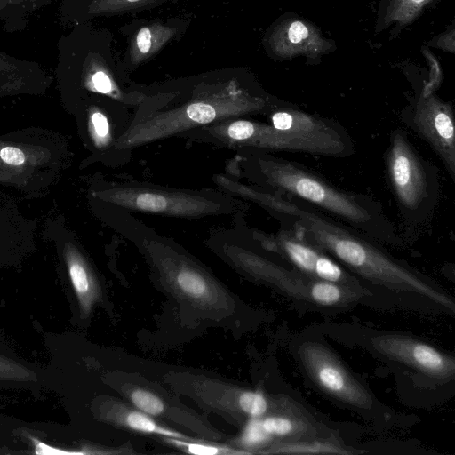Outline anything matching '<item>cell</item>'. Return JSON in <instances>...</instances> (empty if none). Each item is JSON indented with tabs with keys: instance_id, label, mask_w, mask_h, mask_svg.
<instances>
[{
	"instance_id": "32",
	"label": "cell",
	"mask_w": 455,
	"mask_h": 455,
	"mask_svg": "<svg viewBox=\"0 0 455 455\" xmlns=\"http://www.w3.org/2000/svg\"><path fill=\"white\" fill-rule=\"evenodd\" d=\"M11 68L10 64L7 61V59L0 56V70H6Z\"/></svg>"
},
{
	"instance_id": "12",
	"label": "cell",
	"mask_w": 455,
	"mask_h": 455,
	"mask_svg": "<svg viewBox=\"0 0 455 455\" xmlns=\"http://www.w3.org/2000/svg\"><path fill=\"white\" fill-rule=\"evenodd\" d=\"M268 414L260 419L264 430L281 441H302L339 437L306 406L287 395L269 402Z\"/></svg>"
},
{
	"instance_id": "21",
	"label": "cell",
	"mask_w": 455,
	"mask_h": 455,
	"mask_svg": "<svg viewBox=\"0 0 455 455\" xmlns=\"http://www.w3.org/2000/svg\"><path fill=\"white\" fill-rule=\"evenodd\" d=\"M36 375L24 364L0 355V383H28Z\"/></svg>"
},
{
	"instance_id": "17",
	"label": "cell",
	"mask_w": 455,
	"mask_h": 455,
	"mask_svg": "<svg viewBox=\"0 0 455 455\" xmlns=\"http://www.w3.org/2000/svg\"><path fill=\"white\" fill-rule=\"evenodd\" d=\"M263 453L277 454H356L357 451L346 445L339 437L302 441H281L271 444Z\"/></svg>"
},
{
	"instance_id": "9",
	"label": "cell",
	"mask_w": 455,
	"mask_h": 455,
	"mask_svg": "<svg viewBox=\"0 0 455 455\" xmlns=\"http://www.w3.org/2000/svg\"><path fill=\"white\" fill-rule=\"evenodd\" d=\"M365 343L375 354L425 377L444 382L454 379V357L418 338L383 331L370 334Z\"/></svg>"
},
{
	"instance_id": "6",
	"label": "cell",
	"mask_w": 455,
	"mask_h": 455,
	"mask_svg": "<svg viewBox=\"0 0 455 455\" xmlns=\"http://www.w3.org/2000/svg\"><path fill=\"white\" fill-rule=\"evenodd\" d=\"M297 355L306 374L321 392L355 410L372 407L374 399L370 391L327 346L305 340L299 344Z\"/></svg>"
},
{
	"instance_id": "10",
	"label": "cell",
	"mask_w": 455,
	"mask_h": 455,
	"mask_svg": "<svg viewBox=\"0 0 455 455\" xmlns=\"http://www.w3.org/2000/svg\"><path fill=\"white\" fill-rule=\"evenodd\" d=\"M402 121L424 140L455 180L454 113L450 103L434 92L419 96L401 114Z\"/></svg>"
},
{
	"instance_id": "28",
	"label": "cell",
	"mask_w": 455,
	"mask_h": 455,
	"mask_svg": "<svg viewBox=\"0 0 455 455\" xmlns=\"http://www.w3.org/2000/svg\"><path fill=\"white\" fill-rule=\"evenodd\" d=\"M91 121L98 143L102 144L106 142L109 136V126L107 117L101 112L95 111L91 116Z\"/></svg>"
},
{
	"instance_id": "18",
	"label": "cell",
	"mask_w": 455,
	"mask_h": 455,
	"mask_svg": "<svg viewBox=\"0 0 455 455\" xmlns=\"http://www.w3.org/2000/svg\"><path fill=\"white\" fill-rule=\"evenodd\" d=\"M88 60L84 78L87 87L94 92L119 98L120 91L102 59L93 55Z\"/></svg>"
},
{
	"instance_id": "19",
	"label": "cell",
	"mask_w": 455,
	"mask_h": 455,
	"mask_svg": "<svg viewBox=\"0 0 455 455\" xmlns=\"http://www.w3.org/2000/svg\"><path fill=\"white\" fill-rule=\"evenodd\" d=\"M434 0H390L387 5L385 21L400 25L411 23L422 10Z\"/></svg>"
},
{
	"instance_id": "1",
	"label": "cell",
	"mask_w": 455,
	"mask_h": 455,
	"mask_svg": "<svg viewBox=\"0 0 455 455\" xmlns=\"http://www.w3.org/2000/svg\"><path fill=\"white\" fill-rule=\"evenodd\" d=\"M267 210L362 278L394 291L410 292L454 311V301L431 279L385 251L374 240L292 197L270 195Z\"/></svg>"
},
{
	"instance_id": "31",
	"label": "cell",
	"mask_w": 455,
	"mask_h": 455,
	"mask_svg": "<svg viewBox=\"0 0 455 455\" xmlns=\"http://www.w3.org/2000/svg\"><path fill=\"white\" fill-rule=\"evenodd\" d=\"M436 46L444 51L454 52V29L442 35L436 41Z\"/></svg>"
},
{
	"instance_id": "20",
	"label": "cell",
	"mask_w": 455,
	"mask_h": 455,
	"mask_svg": "<svg viewBox=\"0 0 455 455\" xmlns=\"http://www.w3.org/2000/svg\"><path fill=\"white\" fill-rule=\"evenodd\" d=\"M124 420L130 428L136 431L152 433L172 438H185L182 434L158 425L147 416L146 413L143 414L132 411L124 416Z\"/></svg>"
},
{
	"instance_id": "8",
	"label": "cell",
	"mask_w": 455,
	"mask_h": 455,
	"mask_svg": "<svg viewBox=\"0 0 455 455\" xmlns=\"http://www.w3.org/2000/svg\"><path fill=\"white\" fill-rule=\"evenodd\" d=\"M253 235L262 248L310 278L365 290L338 261L287 226L281 225L275 233L255 231Z\"/></svg>"
},
{
	"instance_id": "13",
	"label": "cell",
	"mask_w": 455,
	"mask_h": 455,
	"mask_svg": "<svg viewBox=\"0 0 455 455\" xmlns=\"http://www.w3.org/2000/svg\"><path fill=\"white\" fill-rule=\"evenodd\" d=\"M228 251L248 272L275 286L288 297L312 305L310 292L315 279L239 247H230Z\"/></svg>"
},
{
	"instance_id": "4",
	"label": "cell",
	"mask_w": 455,
	"mask_h": 455,
	"mask_svg": "<svg viewBox=\"0 0 455 455\" xmlns=\"http://www.w3.org/2000/svg\"><path fill=\"white\" fill-rule=\"evenodd\" d=\"M385 164L387 182L403 222L411 228L425 224L439 199L435 165L418 152L403 128L390 132Z\"/></svg>"
},
{
	"instance_id": "22",
	"label": "cell",
	"mask_w": 455,
	"mask_h": 455,
	"mask_svg": "<svg viewBox=\"0 0 455 455\" xmlns=\"http://www.w3.org/2000/svg\"><path fill=\"white\" fill-rule=\"evenodd\" d=\"M152 0H93L88 6L91 15L112 14L137 8Z\"/></svg>"
},
{
	"instance_id": "29",
	"label": "cell",
	"mask_w": 455,
	"mask_h": 455,
	"mask_svg": "<svg viewBox=\"0 0 455 455\" xmlns=\"http://www.w3.org/2000/svg\"><path fill=\"white\" fill-rule=\"evenodd\" d=\"M36 454H84L83 451H67L48 445L35 436H29Z\"/></svg>"
},
{
	"instance_id": "27",
	"label": "cell",
	"mask_w": 455,
	"mask_h": 455,
	"mask_svg": "<svg viewBox=\"0 0 455 455\" xmlns=\"http://www.w3.org/2000/svg\"><path fill=\"white\" fill-rule=\"evenodd\" d=\"M423 53L426 59L428 60L431 67L430 80L425 84L421 92L428 94L434 92V91L439 86L442 82L443 75L439 62L435 59V56L431 53L428 49H423Z\"/></svg>"
},
{
	"instance_id": "16",
	"label": "cell",
	"mask_w": 455,
	"mask_h": 455,
	"mask_svg": "<svg viewBox=\"0 0 455 455\" xmlns=\"http://www.w3.org/2000/svg\"><path fill=\"white\" fill-rule=\"evenodd\" d=\"M176 32L175 28L160 22H153L140 28L131 41V62L138 65L149 59L169 42Z\"/></svg>"
},
{
	"instance_id": "5",
	"label": "cell",
	"mask_w": 455,
	"mask_h": 455,
	"mask_svg": "<svg viewBox=\"0 0 455 455\" xmlns=\"http://www.w3.org/2000/svg\"><path fill=\"white\" fill-rule=\"evenodd\" d=\"M95 196L123 209L178 218L230 213L235 208L234 199L218 192L137 182L114 183L96 192Z\"/></svg>"
},
{
	"instance_id": "15",
	"label": "cell",
	"mask_w": 455,
	"mask_h": 455,
	"mask_svg": "<svg viewBox=\"0 0 455 455\" xmlns=\"http://www.w3.org/2000/svg\"><path fill=\"white\" fill-rule=\"evenodd\" d=\"M65 260L81 314L87 316L99 298L98 283L89 264L76 247L67 246Z\"/></svg>"
},
{
	"instance_id": "26",
	"label": "cell",
	"mask_w": 455,
	"mask_h": 455,
	"mask_svg": "<svg viewBox=\"0 0 455 455\" xmlns=\"http://www.w3.org/2000/svg\"><path fill=\"white\" fill-rule=\"evenodd\" d=\"M271 437L263 428L260 418H251L239 439V443L247 448L258 447Z\"/></svg>"
},
{
	"instance_id": "2",
	"label": "cell",
	"mask_w": 455,
	"mask_h": 455,
	"mask_svg": "<svg viewBox=\"0 0 455 455\" xmlns=\"http://www.w3.org/2000/svg\"><path fill=\"white\" fill-rule=\"evenodd\" d=\"M244 160L256 187L307 203L374 241L403 243L381 204L372 197L339 188L314 171L265 151L251 152Z\"/></svg>"
},
{
	"instance_id": "23",
	"label": "cell",
	"mask_w": 455,
	"mask_h": 455,
	"mask_svg": "<svg viewBox=\"0 0 455 455\" xmlns=\"http://www.w3.org/2000/svg\"><path fill=\"white\" fill-rule=\"evenodd\" d=\"M166 441L178 447H180L183 451L198 455H216V454H246L250 453L243 451L232 450L228 447L207 444L204 443H189L183 441L179 438L167 437Z\"/></svg>"
},
{
	"instance_id": "14",
	"label": "cell",
	"mask_w": 455,
	"mask_h": 455,
	"mask_svg": "<svg viewBox=\"0 0 455 455\" xmlns=\"http://www.w3.org/2000/svg\"><path fill=\"white\" fill-rule=\"evenodd\" d=\"M272 52L283 59L305 55L315 59L328 52L332 44L310 22L288 19L281 22L269 37Z\"/></svg>"
},
{
	"instance_id": "24",
	"label": "cell",
	"mask_w": 455,
	"mask_h": 455,
	"mask_svg": "<svg viewBox=\"0 0 455 455\" xmlns=\"http://www.w3.org/2000/svg\"><path fill=\"white\" fill-rule=\"evenodd\" d=\"M241 410L251 418L267 414L269 402L260 391H244L238 397Z\"/></svg>"
},
{
	"instance_id": "25",
	"label": "cell",
	"mask_w": 455,
	"mask_h": 455,
	"mask_svg": "<svg viewBox=\"0 0 455 455\" xmlns=\"http://www.w3.org/2000/svg\"><path fill=\"white\" fill-rule=\"evenodd\" d=\"M131 399L136 407L146 414L156 416L164 410V405L157 395L143 389L132 391Z\"/></svg>"
},
{
	"instance_id": "30",
	"label": "cell",
	"mask_w": 455,
	"mask_h": 455,
	"mask_svg": "<svg viewBox=\"0 0 455 455\" xmlns=\"http://www.w3.org/2000/svg\"><path fill=\"white\" fill-rule=\"evenodd\" d=\"M0 158L10 165H20L25 162L24 153L15 147H4L0 150Z\"/></svg>"
},
{
	"instance_id": "11",
	"label": "cell",
	"mask_w": 455,
	"mask_h": 455,
	"mask_svg": "<svg viewBox=\"0 0 455 455\" xmlns=\"http://www.w3.org/2000/svg\"><path fill=\"white\" fill-rule=\"evenodd\" d=\"M210 141L229 147L248 148L259 151L307 153L304 144L291 132L242 117L218 122L196 129Z\"/></svg>"
},
{
	"instance_id": "33",
	"label": "cell",
	"mask_w": 455,
	"mask_h": 455,
	"mask_svg": "<svg viewBox=\"0 0 455 455\" xmlns=\"http://www.w3.org/2000/svg\"><path fill=\"white\" fill-rule=\"evenodd\" d=\"M15 2L16 0H0V10Z\"/></svg>"
},
{
	"instance_id": "7",
	"label": "cell",
	"mask_w": 455,
	"mask_h": 455,
	"mask_svg": "<svg viewBox=\"0 0 455 455\" xmlns=\"http://www.w3.org/2000/svg\"><path fill=\"white\" fill-rule=\"evenodd\" d=\"M267 116L274 127L285 130L299 140L307 154L344 158L355 153L350 134L333 119L284 103L276 105Z\"/></svg>"
},
{
	"instance_id": "3",
	"label": "cell",
	"mask_w": 455,
	"mask_h": 455,
	"mask_svg": "<svg viewBox=\"0 0 455 455\" xmlns=\"http://www.w3.org/2000/svg\"><path fill=\"white\" fill-rule=\"evenodd\" d=\"M277 102L254 95L235 80L196 89L173 108L156 110L135 120L114 142L122 151L210 125L251 115H267Z\"/></svg>"
}]
</instances>
